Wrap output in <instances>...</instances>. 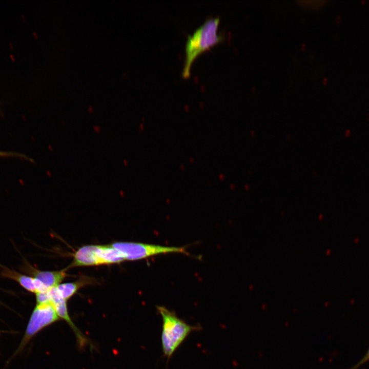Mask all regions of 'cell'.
<instances>
[{
	"label": "cell",
	"mask_w": 369,
	"mask_h": 369,
	"mask_svg": "<svg viewBox=\"0 0 369 369\" xmlns=\"http://www.w3.org/2000/svg\"><path fill=\"white\" fill-rule=\"evenodd\" d=\"M98 252L102 265L120 263L126 261L122 253L111 244L99 245Z\"/></svg>",
	"instance_id": "9"
},
{
	"label": "cell",
	"mask_w": 369,
	"mask_h": 369,
	"mask_svg": "<svg viewBox=\"0 0 369 369\" xmlns=\"http://www.w3.org/2000/svg\"><path fill=\"white\" fill-rule=\"evenodd\" d=\"M93 129L96 133H98L100 132V128L99 126H95L93 127Z\"/></svg>",
	"instance_id": "12"
},
{
	"label": "cell",
	"mask_w": 369,
	"mask_h": 369,
	"mask_svg": "<svg viewBox=\"0 0 369 369\" xmlns=\"http://www.w3.org/2000/svg\"><path fill=\"white\" fill-rule=\"evenodd\" d=\"M219 22L218 16L210 18L197 28L192 35H188L185 47L186 57L182 71L183 77L190 76L192 63L198 54L224 39L222 34L217 33Z\"/></svg>",
	"instance_id": "1"
},
{
	"label": "cell",
	"mask_w": 369,
	"mask_h": 369,
	"mask_svg": "<svg viewBox=\"0 0 369 369\" xmlns=\"http://www.w3.org/2000/svg\"><path fill=\"white\" fill-rule=\"evenodd\" d=\"M48 294L50 301L53 303L58 316L66 320L71 326H73V324L68 313L67 300L60 296L56 287L51 288L48 291Z\"/></svg>",
	"instance_id": "10"
},
{
	"label": "cell",
	"mask_w": 369,
	"mask_h": 369,
	"mask_svg": "<svg viewBox=\"0 0 369 369\" xmlns=\"http://www.w3.org/2000/svg\"><path fill=\"white\" fill-rule=\"evenodd\" d=\"M67 269L66 268L60 271H40L30 266L29 271L34 276L38 279L48 289L57 286L64 280L67 276Z\"/></svg>",
	"instance_id": "7"
},
{
	"label": "cell",
	"mask_w": 369,
	"mask_h": 369,
	"mask_svg": "<svg viewBox=\"0 0 369 369\" xmlns=\"http://www.w3.org/2000/svg\"><path fill=\"white\" fill-rule=\"evenodd\" d=\"M9 155V154L8 153H5V152H0V156H8V155Z\"/></svg>",
	"instance_id": "13"
},
{
	"label": "cell",
	"mask_w": 369,
	"mask_h": 369,
	"mask_svg": "<svg viewBox=\"0 0 369 369\" xmlns=\"http://www.w3.org/2000/svg\"><path fill=\"white\" fill-rule=\"evenodd\" d=\"M101 265L98 252V245H86L79 248L73 255V261L66 269L76 266Z\"/></svg>",
	"instance_id": "5"
},
{
	"label": "cell",
	"mask_w": 369,
	"mask_h": 369,
	"mask_svg": "<svg viewBox=\"0 0 369 369\" xmlns=\"http://www.w3.org/2000/svg\"><path fill=\"white\" fill-rule=\"evenodd\" d=\"M97 283L95 279L90 277L81 276L78 280L73 282L60 283L56 286L60 296L66 300L72 297L78 290L87 285Z\"/></svg>",
	"instance_id": "8"
},
{
	"label": "cell",
	"mask_w": 369,
	"mask_h": 369,
	"mask_svg": "<svg viewBox=\"0 0 369 369\" xmlns=\"http://www.w3.org/2000/svg\"><path fill=\"white\" fill-rule=\"evenodd\" d=\"M368 360H369V349L366 352L365 356L362 358V359L351 369H357L359 367H360L361 365H362L363 363H365Z\"/></svg>",
	"instance_id": "11"
},
{
	"label": "cell",
	"mask_w": 369,
	"mask_h": 369,
	"mask_svg": "<svg viewBox=\"0 0 369 369\" xmlns=\"http://www.w3.org/2000/svg\"><path fill=\"white\" fill-rule=\"evenodd\" d=\"M58 317L51 301L36 304L18 351H20L34 335L45 326L57 320Z\"/></svg>",
	"instance_id": "4"
},
{
	"label": "cell",
	"mask_w": 369,
	"mask_h": 369,
	"mask_svg": "<svg viewBox=\"0 0 369 369\" xmlns=\"http://www.w3.org/2000/svg\"><path fill=\"white\" fill-rule=\"evenodd\" d=\"M111 245L120 251L126 260H137L169 253H187L182 247H165L141 242L117 241Z\"/></svg>",
	"instance_id": "3"
},
{
	"label": "cell",
	"mask_w": 369,
	"mask_h": 369,
	"mask_svg": "<svg viewBox=\"0 0 369 369\" xmlns=\"http://www.w3.org/2000/svg\"><path fill=\"white\" fill-rule=\"evenodd\" d=\"M157 309L162 320V349L164 356L169 360L190 333L200 330L201 326L188 324L165 306H157Z\"/></svg>",
	"instance_id": "2"
},
{
	"label": "cell",
	"mask_w": 369,
	"mask_h": 369,
	"mask_svg": "<svg viewBox=\"0 0 369 369\" xmlns=\"http://www.w3.org/2000/svg\"><path fill=\"white\" fill-rule=\"evenodd\" d=\"M4 272L5 276L15 280L29 292L36 294L47 292L50 289L34 277L22 275L9 270H4Z\"/></svg>",
	"instance_id": "6"
}]
</instances>
